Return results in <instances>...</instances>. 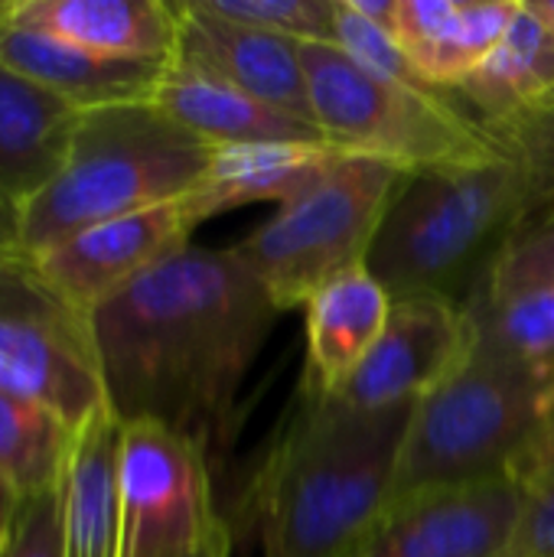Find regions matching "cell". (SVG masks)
Segmentation results:
<instances>
[{"label":"cell","instance_id":"cell-16","mask_svg":"<svg viewBox=\"0 0 554 557\" xmlns=\"http://www.w3.org/2000/svg\"><path fill=\"white\" fill-rule=\"evenodd\" d=\"M389 313L392 297L366 264L323 284L304 307L307 356L300 398H336L382 336Z\"/></svg>","mask_w":554,"mask_h":557},{"label":"cell","instance_id":"cell-6","mask_svg":"<svg viewBox=\"0 0 554 557\" xmlns=\"http://www.w3.org/2000/svg\"><path fill=\"white\" fill-rule=\"evenodd\" d=\"M313 121L327 144L385 160L408 176L503 157L473 111L447 91L392 82L333 42H300Z\"/></svg>","mask_w":554,"mask_h":557},{"label":"cell","instance_id":"cell-26","mask_svg":"<svg viewBox=\"0 0 554 557\" xmlns=\"http://www.w3.org/2000/svg\"><path fill=\"white\" fill-rule=\"evenodd\" d=\"M206 13L294 42H333L336 0H196Z\"/></svg>","mask_w":554,"mask_h":557},{"label":"cell","instance_id":"cell-30","mask_svg":"<svg viewBox=\"0 0 554 557\" xmlns=\"http://www.w3.org/2000/svg\"><path fill=\"white\" fill-rule=\"evenodd\" d=\"M513 483H519L526 493L532 486H539L542 480L554 476V408L545 414V421L539 424V431L529 437V444L519 450V457L513 460L509 473Z\"/></svg>","mask_w":554,"mask_h":557},{"label":"cell","instance_id":"cell-12","mask_svg":"<svg viewBox=\"0 0 554 557\" xmlns=\"http://www.w3.org/2000/svg\"><path fill=\"white\" fill-rule=\"evenodd\" d=\"M526 509L509 476L392 499L353 557H506Z\"/></svg>","mask_w":554,"mask_h":557},{"label":"cell","instance_id":"cell-25","mask_svg":"<svg viewBox=\"0 0 554 557\" xmlns=\"http://www.w3.org/2000/svg\"><path fill=\"white\" fill-rule=\"evenodd\" d=\"M554 290V212L522 225L493 258L483 281L470 290L467 300H516L529 294Z\"/></svg>","mask_w":554,"mask_h":557},{"label":"cell","instance_id":"cell-23","mask_svg":"<svg viewBox=\"0 0 554 557\" xmlns=\"http://www.w3.org/2000/svg\"><path fill=\"white\" fill-rule=\"evenodd\" d=\"M78 434L49 408L0 392V476L23 496L62 486Z\"/></svg>","mask_w":554,"mask_h":557},{"label":"cell","instance_id":"cell-34","mask_svg":"<svg viewBox=\"0 0 554 557\" xmlns=\"http://www.w3.org/2000/svg\"><path fill=\"white\" fill-rule=\"evenodd\" d=\"M522 3L532 10V16L554 36V0H522Z\"/></svg>","mask_w":554,"mask_h":557},{"label":"cell","instance_id":"cell-21","mask_svg":"<svg viewBox=\"0 0 554 557\" xmlns=\"http://www.w3.org/2000/svg\"><path fill=\"white\" fill-rule=\"evenodd\" d=\"M346 150L317 144H235L216 147L209 173L196 189L202 215H222L251 202H291L310 189Z\"/></svg>","mask_w":554,"mask_h":557},{"label":"cell","instance_id":"cell-5","mask_svg":"<svg viewBox=\"0 0 554 557\" xmlns=\"http://www.w3.org/2000/svg\"><path fill=\"white\" fill-rule=\"evenodd\" d=\"M552 408V392L526 366L477 343L473 356L415 405L392 499L506 476Z\"/></svg>","mask_w":554,"mask_h":557},{"label":"cell","instance_id":"cell-32","mask_svg":"<svg viewBox=\"0 0 554 557\" xmlns=\"http://www.w3.org/2000/svg\"><path fill=\"white\" fill-rule=\"evenodd\" d=\"M349 7L366 16L369 23L382 26L385 33L395 36V23H398V0H349Z\"/></svg>","mask_w":554,"mask_h":557},{"label":"cell","instance_id":"cell-20","mask_svg":"<svg viewBox=\"0 0 554 557\" xmlns=\"http://www.w3.org/2000/svg\"><path fill=\"white\" fill-rule=\"evenodd\" d=\"M121 421L104 411L91 421L62 476V557H121V496H118Z\"/></svg>","mask_w":554,"mask_h":557},{"label":"cell","instance_id":"cell-9","mask_svg":"<svg viewBox=\"0 0 554 557\" xmlns=\"http://www.w3.org/2000/svg\"><path fill=\"white\" fill-rule=\"evenodd\" d=\"M121 557H199L229 542L209 454L153 421L121 424Z\"/></svg>","mask_w":554,"mask_h":557},{"label":"cell","instance_id":"cell-24","mask_svg":"<svg viewBox=\"0 0 554 557\" xmlns=\"http://www.w3.org/2000/svg\"><path fill=\"white\" fill-rule=\"evenodd\" d=\"M487 134L500 147L503 157H509L529 193V215L522 225L539 222L554 212V91L535 101L532 108L487 124Z\"/></svg>","mask_w":554,"mask_h":557},{"label":"cell","instance_id":"cell-35","mask_svg":"<svg viewBox=\"0 0 554 557\" xmlns=\"http://www.w3.org/2000/svg\"><path fill=\"white\" fill-rule=\"evenodd\" d=\"M199 557H229V542H222V545H216L212 552H206V555Z\"/></svg>","mask_w":554,"mask_h":557},{"label":"cell","instance_id":"cell-31","mask_svg":"<svg viewBox=\"0 0 554 557\" xmlns=\"http://www.w3.org/2000/svg\"><path fill=\"white\" fill-rule=\"evenodd\" d=\"M23 255V238H20V209L0 196V264L16 261Z\"/></svg>","mask_w":554,"mask_h":557},{"label":"cell","instance_id":"cell-4","mask_svg":"<svg viewBox=\"0 0 554 557\" xmlns=\"http://www.w3.org/2000/svg\"><path fill=\"white\" fill-rule=\"evenodd\" d=\"M529 193L509 157L415 173L392 199L366 268L389 297H454L480 284L522 228Z\"/></svg>","mask_w":554,"mask_h":557},{"label":"cell","instance_id":"cell-15","mask_svg":"<svg viewBox=\"0 0 554 557\" xmlns=\"http://www.w3.org/2000/svg\"><path fill=\"white\" fill-rule=\"evenodd\" d=\"M0 62L75 104L78 111L150 101L167 69L160 62L101 55L52 33L16 26L10 20L0 26Z\"/></svg>","mask_w":554,"mask_h":557},{"label":"cell","instance_id":"cell-1","mask_svg":"<svg viewBox=\"0 0 554 557\" xmlns=\"http://www.w3.org/2000/svg\"><path fill=\"white\" fill-rule=\"evenodd\" d=\"M274 320L278 307L229 248L170 255L91 313L114 418L163 424L212 454Z\"/></svg>","mask_w":554,"mask_h":557},{"label":"cell","instance_id":"cell-13","mask_svg":"<svg viewBox=\"0 0 554 557\" xmlns=\"http://www.w3.org/2000/svg\"><path fill=\"white\" fill-rule=\"evenodd\" d=\"M183 29L176 59L202 72L219 75L222 82L242 88L245 95L287 111L300 121H313L300 42L245 29L229 20L206 13L196 0H180Z\"/></svg>","mask_w":554,"mask_h":557},{"label":"cell","instance_id":"cell-29","mask_svg":"<svg viewBox=\"0 0 554 557\" xmlns=\"http://www.w3.org/2000/svg\"><path fill=\"white\" fill-rule=\"evenodd\" d=\"M506 557H554V476L526 493V509Z\"/></svg>","mask_w":554,"mask_h":557},{"label":"cell","instance_id":"cell-19","mask_svg":"<svg viewBox=\"0 0 554 557\" xmlns=\"http://www.w3.org/2000/svg\"><path fill=\"white\" fill-rule=\"evenodd\" d=\"M82 111L0 62V196L23 209L62 170Z\"/></svg>","mask_w":554,"mask_h":557},{"label":"cell","instance_id":"cell-22","mask_svg":"<svg viewBox=\"0 0 554 557\" xmlns=\"http://www.w3.org/2000/svg\"><path fill=\"white\" fill-rule=\"evenodd\" d=\"M552 91L554 36L522 0L503 42L454 88V95L477 111L483 127L532 108Z\"/></svg>","mask_w":554,"mask_h":557},{"label":"cell","instance_id":"cell-8","mask_svg":"<svg viewBox=\"0 0 554 557\" xmlns=\"http://www.w3.org/2000/svg\"><path fill=\"white\" fill-rule=\"evenodd\" d=\"M0 392L49 408L75 434L111 411L91 313L56 294L26 258L0 264Z\"/></svg>","mask_w":554,"mask_h":557},{"label":"cell","instance_id":"cell-3","mask_svg":"<svg viewBox=\"0 0 554 557\" xmlns=\"http://www.w3.org/2000/svg\"><path fill=\"white\" fill-rule=\"evenodd\" d=\"M212 150L150 101L82 111L59 176L20 209L23 255L196 193Z\"/></svg>","mask_w":554,"mask_h":557},{"label":"cell","instance_id":"cell-27","mask_svg":"<svg viewBox=\"0 0 554 557\" xmlns=\"http://www.w3.org/2000/svg\"><path fill=\"white\" fill-rule=\"evenodd\" d=\"M333 46H340L356 65H362L372 75H382V78H392V82H405V85H418V88H431L418 75V69L408 59L405 46L392 33H385L382 26H376L366 16H359L349 7V0H336V10H333Z\"/></svg>","mask_w":554,"mask_h":557},{"label":"cell","instance_id":"cell-11","mask_svg":"<svg viewBox=\"0 0 554 557\" xmlns=\"http://www.w3.org/2000/svg\"><path fill=\"white\" fill-rule=\"evenodd\" d=\"M473 349L477 326L464 300L438 294L395 297L382 336L336 398L362 411L418 405L441 388Z\"/></svg>","mask_w":554,"mask_h":557},{"label":"cell","instance_id":"cell-18","mask_svg":"<svg viewBox=\"0 0 554 557\" xmlns=\"http://www.w3.org/2000/svg\"><path fill=\"white\" fill-rule=\"evenodd\" d=\"M519 0H398L395 39L434 91H454L509 33Z\"/></svg>","mask_w":554,"mask_h":557},{"label":"cell","instance_id":"cell-10","mask_svg":"<svg viewBox=\"0 0 554 557\" xmlns=\"http://www.w3.org/2000/svg\"><path fill=\"white\" fill-rule=\"evenodd\" d=\"M202 222V206L196 193H189L183 199L82 228L36 255H26V261L72 307L95 313L140 274L193 245L189 235Z\"/></svg>","mask_w":554,"mask_h":557},{"label":"cell","instance_id":"cell-17","mask_svg":"<svg viewBox=\"0 0 554 557\" xmlns=\"http://www.w3.org/2000/svg\"><path fill=\"white\" fill-rule=\"evenodd\" d=\"M150 104L163 111L173 124L196 134L209 147H235V144H317L323 140L320 127L300 121L287 111H278L242 88L222 82L212 72L186 65L173 59Z\"/></svg>","mask_w":554,"mask_h":557},{"label":"cell","instance_id":"cell-14","mask_svg":"<svg viewBox=\"0 0 554 557\" xmlns=\"http://www.w3.org/2000/svg\"><path fill=\"white\" fill-rule=\"evenodd\" d=\"M10 23L52 33L82 49L170 65L180 49V0H10Z\"/></svg>","mask_w":554,"mask_h":557},{"label":"cell","instance_id":"cell-7","mask_svg":"<svg viewBox=\"0 0 554 557\" xmlns=\"http://www.w3.org/2000/svg\"><path fill=\"white\" fill-rule=\"evenodd\" d=\"M405 180L408 173L385 160L343 153L310 189L278 206L264 225L229 251L261 284L278 313L307 307L323 284L366 264Z\"/></svg>","mask_w":554,"mask_h":557},{"label":"cell","instance_id":"cell-33","mask_svg":"<svg viewBox=\"0 0 554 557\" xmlns=\"http://www.w3.org/2000/svg\"><path fill=\"white\" fill-rule=\"evenodd\" d=\"M20 506H23V496L0 476V557L7 552V542L13 535V525H16V516H20Z\"/></svg>","mask_w":554,"mask_h":557},{"label":"cell","instance_id":"cell-2","mask_svg":"<svg viewBox=\"0 0 554 557\" xmlns=\"http://www.w3.org/2000/svg\"><path fill=\"white\" fill-rule=\"evenodd\" d=\"M415 405L300 398L255 486L261 557H353L392 503Z\"/></svg>","mask_w":554,"mask_h":557},{"label":"cell","instance_id":"cell-28","mask_svg":"<svg viewBox=\"0 0 554 557\" xmlns=\"http://www.w3.org/2000/svg\"><path fill=\"white\" fill-rule=\"evenodd\" d=\"M3 557H62V496H59V490L23 499Z\"/></svg>","mask_w":554,"mask_h":557}]
</instances>
